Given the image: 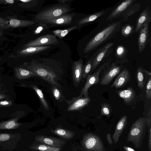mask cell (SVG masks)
<instances>
[{"mask_svg":"<svg viewBox=\"0 0 151 151\" xmlns=\"http://www.w3.org/2000/svg\"><path fill=\"white\" fill-rule=\"evenodd\" d=\"M37 23L35 21H28L12 19L7 22V24L12 27L31 26Z\"/></svg>","mask_w":151,"mask_h":151,"instance_id":"obj_27","label":"cell"},{"mask_svg":"<svg viewBox=\"0 0 151 151\" xmlns=\"http://www.w3.org/2000/svg\"><path fill=\"white\" fill-rule=\"evenodd\" d=\"M119 63H111L103 70V73L100 81V84L102 85L109 84L113 79L119 73L122 68V65H119Z\"/></svg>","mask_w":151,"mask_h":151,"instance_id":"obj_9","label":"cell"},{"mask_svg":"<svg viewBox=\"0 0 151 151\" xmlns=\"http://www.w3.org/2000/svg\"><path fill=\"white\" fill-rule=\"evenodd\" d=\"M59 44L56 37L53 34H47L33 39L24 45V48L36 46H54Z\"/></svg>","mask_w":151,"mask_h":151,"instance_id":"obj_10","label":"cell"},{"mask_svg":"<svg viewBox=\"0 0 151 151\" xmlns=\"http://www.w3.org/2000/svg\"><path fill=\"white\" fill-rule=\"evenodd\" d=\"M31 86L36 93L44 108L47 110H49L48 104L45 99L42 90L38 88L36 85H31Z\"/></svg>","mask_w":151,"mask_h":151,"instance_id":"obj_29","label":"cell"},{"mask_svg":"<svg viewBox=\"0 0 151 151\" xmlns=\"http://www.w3.org/2000/svg\"><path fill=\"white\" fill-rule=\"evenodd\" d=\"M151 22V11L150 7L147 6L143 10L137 19L134 32L138 33L142 26L146 22L150 23Z\"/></svg>","mask_w":151,"mask_h":151,"instance_id":"obj_17","label":"cell"},{"mask_svg":"<svg viewBox=\"0 0 151 151\" xmlns=\"http://www.w3.org/2000/svg\"><path fill=\"white\" fill-rule=\"evenodd\" d=\"M41 151H59L60 149L59 148L51 146H48L45 145H40L37 148Z\"/></svg>","mask_w":151,"mask_h":151,"instance_id":"obj_34","label":"cell"},{"mask_svg":"<svg viewBox=\"0 0 151 151\" xmlns=\"http://www.w3.org/2000/svg\"><path fill=\"white\" fill-rule=\"evenodd\" d=\"M151 32L150 31L149 34L148 39V43L150 46V47H151Z\"/></svg>","mask_w":151,"mask_h":151,"instance_id":"obj_46","label":"cell"},{"mask_svg":"<svg viewBox=\"0 0 151 151\" xmlns=\"http://www.w3.org/2000/svg\"><path fill=\"white\" fill-rule=\"evenodd\" d=\"M128 117L126 115L122 116L118 122L115 128V131L112 135V139L114 144L119 141V138L127 123Z\"/></svg>","mask_w":151,"mask_h":151,"instance_id":"obj_20","label":"cell"},{"mask_svg":"<svg viewBox=\"0 0 151 151\" xmlns=\"http://www.w3.org/2000/svg\"><path fill=\"white\" fill-rule=\"evenodd\" d=\"M12 101L10 100L6 99L0 101V107H6L12 105Z\"/></svg>","mask_w":151,"mask_h":151,"instance_id":"obj_37","label":"cell"},{"mask_svg":"<svg viewBox=\"0 0 151 151\" xmlns=\"http://www.w3.org/2000/svg\"><path fill=\"white\" fill-rule=\"evenodd\" d=\"M53 46L31 47L24 48L20 51L19 54L21 55H32L38 54L45 52L53 47Z\"/></svg>","mask_w":151,"mask_h":151,"instance_id":"obj_22","label":"cell"},{"mask_svg":"<svg viewBox=\"0 0 151 151\" xmlns=\"http://www.w3.org/2000/svg\"><path fill=\"white\" fill-rule=\"evenodd\" d=\"M147 127L146 118L140 117L132 124L128 134L127 141L131 142L135 147H141Z\"/></svg>","mask_w":151,"mask_h":151,"instance_id":"obj_4","label":"cell"},{"mask_svg":"<svg viewBox=\"0 0 151 151\" xmlns=\"http://www.w3.org/2000/svg\"><path fill=\"white\" fill-rule=\"evenodd\" d=\"M123 148L126 151H135L133 148L127 146H124Z\"/></svg>","mask_w":151,"mask_h":151,"instance_id":"obj_45","label":"cell"},{"mask_svg":"<svg viewBox=\"0 0 151 151\" xmlns=\"http://www.w3.org/2000/svg\"><path fill=\"white\" fill-rule=\"evenodd\" d=\"M83 61L81 59L73 62L72 65V75L75 84H79L82 78Z\"/></svg>","mask_w":151,"mask_h":151,"instance_id":"obj_19","label":"cell"},{"mask_svg":"<svg viewBox=\"0 0 151 151\" xmlns=\"http://www.w3.org/2000/svg\"><path fill=\"white\" fill-rule=\"evenodd\" d=\"M143 73L142 67L141 66H139L137 70V75L138 86L140 89L142 88L144 85Z\"/></svg>","mask_w":151,"mask_h":151,"instance_id":"obj_32","label":"cell"},{"mask_svg":"<svg viewBox=\"0 0 151 151\" xmlns=\"http://www.w3.org/2000/svg\"><path fill=\"white\" fill-rule=\"evenodd\" d=\"M74 0H55L57 3L64 4H67L69 6L71 5V3Z\"/></svg>","mask_w":151,"mask_h":151,"instance_id":"obj_40","label":"cell"},{"mask_svg":"<svg viewBox=\"0 0 151 151\" xmlns=\"http://www.w3.org/2000/svg\"><path fill=\"white\" fill-rule=\"evenodd\" d=\"M15 1L13 0H4L0 1V3L5 4H12Z\"/></svg>","mask_w":151,"mask_h":151,"instance_id":"obj_43","label":"cell"},{"mask_svg":"<svg viewBox=\"0 0 151 151\" xmlns=\"http://www.w3.org/2000/svg\"><path fill=\"white\" fill-rule=\"evenodd\" d=\"M80 16L78 13L71 12L60 15L46 23L49 24L51 27H71L76 24L77 21L81 17Z\"/></svg>","mask_w":151,"mask_h":151,"instance_id":"obj_7","label":"cell"},{"mask_svg":"<svg viewBox=\"0 0 151 151\" xmlns=\"http://www.w3.org/2000/svg\"><path fill=\"white\" fill-rule=\"evenodd\" d=\"M40 139H40V140H40V141H41L42 142H44L46 144L52 146H55L56 145L55 144V141L51 138L47 137H43L42 139L40 138Z\"/></svg>","mask_w":151,"mask_h":151,"instance_id":"obj_36","label":"cell"},{"mask_svg":"<svg viewBox=\"0 0 151 151\" xmlns=\"http://www.w3.org/2000/svg\"><path fill=\"white\" fill-rule=\"evenodd\" d=\"M1 87H0V90L1 89Z\"/></svg>","mask_w":151,"mask_h":151,"instance_id":"obj_48","label":"cell"},{"mask_svg":"<svg viewBox=\"0 0 151 151\" xmlns=\"http://www.w3.org/2000/svg\"><path fill=\"white\" fill-rule=\"evenodd\" d=\"M56 132L57 134L63 137H67L69 136V135L68 134L67 132L63 129H58L56 130Z\"/></svg>","mask_w":151,"mask_h":151,"instance_id":"obj_39","label":"cell"},{"mask_svg":"<svg viewBox=\"0 0 151 151\" xmlns=\"http://www.w3.org/2000/svg\"><path fill=\"white\" fill-rule=\"evenodd\" d=\"M52 93L55 99L58 100L60 98L61 94L60 92L56 87H54L52 89Z\"/></svg>","mask_w":151,"mask_h":151,"instance_id":"obj_38","label":"cell"},{"mask_svg":"<svg viewBox=\"0 0 151 151\" xmlns=\"http://www.w3.org/2000/svg\"><path fill=\"white\" fill-rule=\"evenodd\" d=\"M8 96L5 94L0 92V99L6 98Z\"/></svg>","mask_w":151,"mask_h":151,"instance_id":"obj_44","label":"cell"},{"mask_svg":"<svg viewBox=\"0 0 151 151\" xmlns=\"http://www.w3.org/2000/svg\"><path fill=\"white\" fill-rule=\"evenodd\" d=\"M121 28V35L124 37H129L134 32V27L129 24L123 26Z\"/></svg>","mask_w":151,"mask_h":151,"instance_id":"obj_30","label":"cell"},{"mask_svg":"<svg viewBox=\"0 0 151 151\" xmlns=\"http://www.w3.org/2000/svg\"><path fill=\"white\" fill-rule=\"evenodd\" d=\"M114 43L109 42L99 49L92 56L93 61L91 73L98 65L108 58L113 51Z\"/></svg>","mask_w":151,"mask_h":151,"instance_id":"obj_8","label":"cell"},{"mask_svg":"<svg viewBox=\"0 0 151 151\" xmlns=\"http://www.w3.org/2000/svg\"><path fill=\"white\" fill-rule=\"evenodd\" d=\"M84 143L87 149L93 151H105L102 142L96 135L88 134L86 137Z\"/></svg>","mask_w":151,"mask_h":151,"instance_id":"obj_11","label":"cell"},{"mask_svg":"<svg viewBox=\"0 0 151 151\" xmlns=\"http://www.w3.org/2000/svg\"><path fill=\"white\" fill-rule=\"evenodd\" d=\"M75 30H78V27L76 25L64 29L55 30L52 31V32L56 37H58L60 39H62L69 32Z\"/></svg>","mask_w":151,"mask_h":151,"instance_id":"obj_28","label":"cell"},{"mask_svg":"<svg viewBox=\"0 0 151 151\" xmlns=\"http://www.w3.org/2000/svg\"><path fill=\"white\" fill-rule=\"evenodd\" d=\"M128 54V50L123 45H119L117 47L115 52V56L117 58L116 61L119 63H123L127 62L126 57Z\"/></svg>","mask_w":151,"mask_h":151,"instance_id":"obj_25","label":"cell"},{"mask_svg":"<svg viewBox=\"0 0 151 151\" xmlns=\"http://www.w3.org/2000/svg\"><path fill=\"white\" fill-rule=\"evenodd\" d=\"M146 97L148 99L151 98V78L150 77L148 80L146 90Z\"/></svg>","mask_w":151,"mask_h":151,"instance_id":"obj_35","label":"cell"},{"mask_svg":"<svg viewBox=\"0 0 151 151\" xmlns=\"http://www.w3.org/2000/svg\"><path fill=\"white\" fill-rule=\"evenodd\" d=\"M91 101V99L88 96L73 98L72 100L68 101L69 105L67 110L68 111L79 110L87 105Z\"/></svg>","mask_w":151,"mask_h":151,"instance_id":"obj_16","label":"cell"},{"mask_svg":"<svg viewBox=\"0 0 151 151\" xmlns=\"http://www.w3.org/2000/svg\"><path fill=\"white\" fill-rule=\"evenodd\" d=\"M121 27L120 21L113 22L93 36L86 44L82 52L86 54L94 50L103 43L114 38Z\"/></svg>","mask_w":151,"mask_h":151,"instance_id":"obj_1","label":"cell"},{"mask_svg":"<svg viewBox=\"0 0 151 151\" xmlns=\"http://www.w3.org/2000/svg\"><path fill=\"white\" fill-rule=\"evenodd\" d=\"M136 1V0L123 1L111 12L106 18V21L111 20L120 16L122 13L127 8Z\"/></svg>","mask_w":151,"mask_h":151,"instance_id":"obj_15","label":"cell"},{"mask_svg":"<svg viewBox=\"0 0 151 151\" xmlns=\"http://www.w3.org/2000/svg\"><path fill=\"white\" fill-rule=\"evenodd\" d=\"M15 76L18 79L22 80L37 76L35 74L27 69L17 67L14 68Z\"/></svg>","mask_w":151,"mask_h":151,"instance_id":"obj_26","label":"cell"},{"mask_svg":"<svg viewBox=\"0 0 151 151\" xmlns=\"http://www.w3.org/2000/svg\"><path fill=\"white\" fill-rule=\"evenodd\" d=\"M92 61L93 58L91 56L83 67L82 78L84 79L86 78L90 73L92 69Z\"/></svg>","mask_w":151,"mask_h":151,"instance_id":"obj_31","label":"cell"},{"mask_svg":"<svg viewBox=\"0 0 151 151\" xmlns=\"http://www.w3.org/2000/svg\"><path fill=\"white\" fill-rule=\"evenodd\" d=\"M22 130L0 132V151H22L24 142Z\"/></svg>","mask_w":151,"mask_h":151,"instance_id":"obj_2","label":"cell"},{"mask_svg":"<svg viewBox=\"0 0 151 151\" xmlns=\"http://www.w3.org/2000/svg\"><path fill=\"white\" fill-rule=\"evenodd\" d=\"M76 9L71 6L57 3L45 6L43 9L37 13L35 17L37 22L47 21L64 14L71 12Z\"/></svg>","mask_w":151,"mask_h":151,"instance_id":"obj_3","label":"cell"},{"mask_svg":"<svg viewBox=\"0 0 151 151\" xmlns=\"http://www.w3.org/2000/svg\"><path fill=\"white\" fill-rule=\"evenodd\" d=\"M149 24L148 22L145 23L141 27L139 32L138 41L139 53L142 52L145 50L148 43Z\"/></svg>","mask_w":151,"mask_h":151,"instance_id":"obj_12","label":"cell"},{"mask_svg":"<svg viewBox=\"0 0 151 151\" xmlns=\"http://www.w3.org/2000/svg\"><path fill=\"white\" fill-rule=\"evenodd\" d=\"M1 60V58H0V60Z\"/></svg>","mask_w":151,"mask_h":151,"instance_id":"obj_49","label":"cell"},{"mask_svg":"<svg viewBox=\"0 0 151 151\" xmlns=\"http://www.w3.org/2000/svg\"><path fill=\"white\" fill-rule=\"evenodd\" d=\"M28 70L32 72L37 76L50 84L58 86L57 76L53 70L50 67L44 65L31 63L26 64Z\"/></svg>","mask_w":151,"mask_h":151,"instance_id":"obj_5","label":"cell"},{"mask_svg":"<svg viewBox=\"0 0 151 151\" xmlns=\"http://www.w3.org/2000/svg\"><path fill=\"white\" fill-rule=\"evenodd\" d=\"M130 78L129 72L126 68H124L114 81L111 86V88L114 87L117 89L122 88L129 81Z\"/></svg>","mask_w":151,"mask_h":151,"instance_id":"obj_18","label":"cell"},{"mask_svg":"<svg viewBox=\"0 0 151 151\" xmlns=\"http://www.w3.org/2000/svg\"><path fill=\"white\" fill-rule=\"evenodd\" d=\"M117 93L127 104H129L134 99L135 96L133 89L130 87L125 90L117 91Z\"/></svg>","mask_w":151,"mask_h":151,"instance_id":"obj_24","label":"cell"},{"mask_svg":"<svg viewBox=\"0 0 151 151\" xmlns=\"http://www.w3.org/2000/svg\"><path fill=\"white\" fill-rule=\"evenodd\" d=\"M148 147L149 151H151V125L148 127Z\"/></svg>","mask_w":151,"mask_h":151,"instance_id":"obj_41","label":"cell"},{"mask_svg":"<svg viewBox=\"0 0 151 151\" xmlns=\"http://www.w3.org/2000/svg\"><path fill=\"white\" fill-rule=\"evenodd\" d=\"M105 13L104 11L102 10L81 17L77 21L76 24L78 27V30L80 31L83 27L94 21Z\"/></svg>","mask_w":151,"mask_h":151,"instance_id":"obj_14","label":"cell"},{"mask_svg":"<svg viewBox=\"0 0 151 151\" xmlns=\"http://www.w3.org/2000/svg\"><path fill=\"white\" fill-rule=\"evenodd\" d=\"M34 28L32 30V34L35 36V39L47 34L50 31L51 27L46 22H37L33 25Z\"/></svg>","mask_w":151,"mask_h":151,"instance_id":"obj_21","label":"cell"},{"mask_svg":"<svg viewBox=\"0 0 151 151\" xmlns=\"http://www.w3.org/2000/svg\"><path fill=\"white\" fill-rule=\"evenodd\" d=\"M111 58H109L101 64L98 69L92 74H89L87 77L86 83L80 95L77 98L81 97L83 95L85 97H88V89L91 86L97 84L99 81V76L104 69L109 65L111 62Z\"/></svg>","mask_w":151,"mask_h":151,"instance_id":"obj_6","label":"cell"},{"mask_svg":"<svg viewBox=\"0 0 151 151\" xmlns=\"http://www.w3.org/2000/svg\"><path fill=\"white\" fill-rule=\"evenodd\" d=\"M19 117L0 122V132L22 129L23 124L18 122Z\"/></svg>","mask_w":151,"mask_h":151,"instance_id":"obj_13","label":"cell"},{"mask_svg":"<svg viewBox=\"0 0 151 151\" xmlns=\"http://www.w3.org/2000/svg\"><path fill=\"white\" fill-rule=\"evenodd\" d=\"M142 70H143V71L147 75L151 76V73L149 71L145 70V69L143 68H142Z\"/></svg>","mask_w":151,"mask_h":151,"instance_id":"obj_47","label":"cell"},{"mask_svg":"<svg viewBox=\"0 0 151 151\" xmlns=\"http://www.w3.org/2000/svg\"><path fill=\"white\" fill-rule=\"evenodd\" d=\"M141 4L139 3H134L129 6L122 13L120 17L122 20L126 22L129 17L138 12L141 8Z\"/></svg>","mask_w":151,"mask_h":151,"instance_id":"obj_23","label":"cell"},{"mask_svg":"<svg viewBox=\"0 0 151 151\" xmlns=\"http://www.w3.org/2000/svg\"><path fill=\"white\" fill-rule=\"evenodd\" d=\"M106 138L107 142L110 145H112L113 143V141L111 139V135L109 133H108L106 135Z\"/></svg>","mask_w":151,"mask_h":151,"instance_id":"obj_42","label":"cell"},{"mask_svg":"<svg viewBox=\"0 0 151 151\" xmlns=\"http://www.w3.org/2000/svg\"><path fill=\"white\" fill-rule=\"evenodd\" d=\"M111 108L110 105L107 103L102 104L101 108V115H105L109 117L111 113Z\"/></svg>","mask_w":151,"mask_h":151,"instance_id":"obj_33","label":"cell"}]
</instances>
